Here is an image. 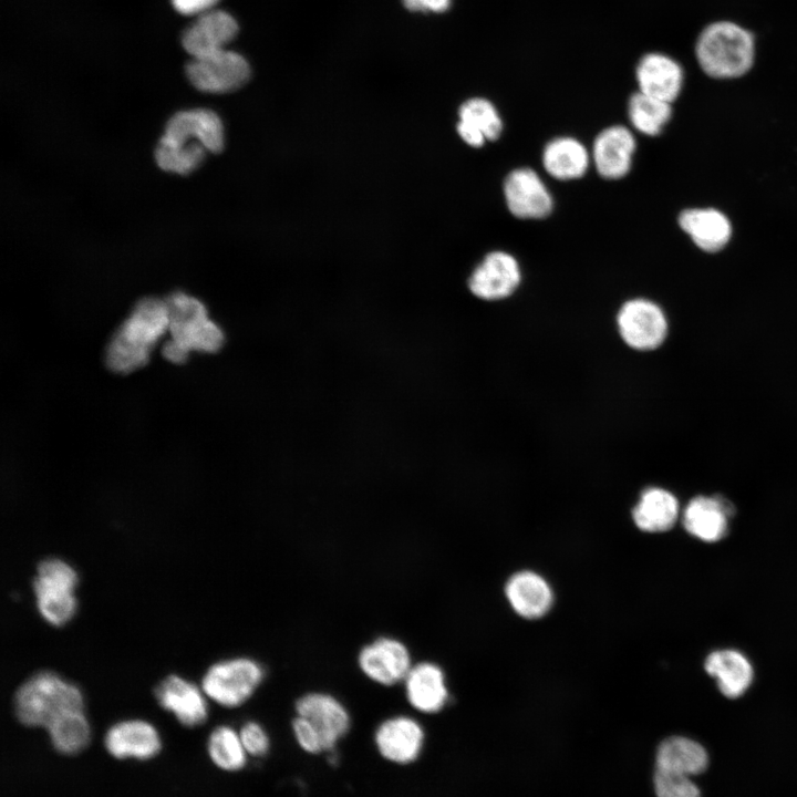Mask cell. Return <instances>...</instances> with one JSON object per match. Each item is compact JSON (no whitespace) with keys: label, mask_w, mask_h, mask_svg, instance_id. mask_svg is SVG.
<instances>
[{"label":"cell","mask_w":797,"mask_h":797,"mask_svg":"<svg viewBox=\"0 0 797 797\" xmlns=\"http://www.w3.org/2000/svg\"><path fill=\"white\" fill-rule=\"evenodd\" d=\"M107 752L116 758L149 759L158 754L161 738L156 728L142 720L114 724L105 734Z\"/></svg>","instance_id":"obj_21"},{"label":"cell","mask_w":797,"mask_h":797,"mask_svg":"<svg viewBox=\"0 0 797 797\" xmlns=\"http://www.w3.org/2000/svg\"><path fill=\"white\" fill-rule=\"evenodd\" d=\"M708 763L705 747L686 736L666 737L655 753V769L665 773L693 777L704 773Z\"/></svg>","instance_id":"obj_24"},{"label":"cell","mask_w":797,"mask_h":797,"mask_svg":"<svg viewBox=\"0 0 797 797\" xmlns=\"http://www.w3.org/2000/svg\"><path fill=\"white\" fill-rule=\"evenodd\" d=\"M589 164L590 155L586 146L573 137H556L547 143L542 152L545 170L559 180L580 178Z\"/></svg>","instance_id":"obj_27"},{"label":"cell","mask_w":797,"mask_h":797,"mask_svg":"<svg viewBox=\"0 0 797 797\" xmlns=\"http://www.w3.org/2000/svg\"><path fill=\"white\" fill-rule=\"evenodd\" d=\"M154 693L158 704L172 712L182 725L194 727L206 721V700L194 683L170 674L158 683Z\"/></svg>","instance_id":"obj_17"},{"label":"cell","mask_w":797,"mask_h":797,"mask_svg":"<svg viewBox=\"0 0 797 797\" xmlns=\"http://www.w3.org/2000/svg\"><path fill=\"white\" fill-rule=\"evenodd\" d=\"M679 501L670 491L651 487L645 489L632 511L635 526L646 532L670 530L677 520Z\"/></svg>","instance_id":"obj_28"},{"label":"cell","mask_w":797,"mask_h":797,"mask_svg":"<svg viewBox=\"0 0 797 797\" xmlns=\"http://www.w3.org/2000/svg\"><path fill=\"white\" fill-rule=\"evenodd\" d=\"M635 147V138L625 126L612 125L601 131L592 146V158L599 175L608 179L624 177L631 168Z\"/></svg>","instance_id":"obj_16"},{"label":"cell","mask_w":797,"mask_h":797,"mask_svg":"<svg viewBox=\"0 0 797 797\" xmlns=\"http://www.w3.org/2000/svg\"><path fill=\"white\" fill-rule=\"evenodd\" d=\"M168 308L170 339L162 349L172 363H184L193 351L214 353L224 344L222 330L208 317L204 303L185 292L165 299Z\"/></svg>","instance_id":"obj_3"},{"label":"cell","mask_w":797,"mask_h":797,"mask_svg":"<svg viewBox=\"0 0 797 797\" xmlns=\"http://www.w3.org/2000/svg\"><path fill=\"white\" fill-rule=\"evenodd\" d=\"M168 325L166 300L154 297L139 300L107 344L108 369L130 373L147 364L159 339L168 332Z\"/></svg>","instance_id":"obj_2"},{"label":"cell","mask_w":797,"mask_h":797,"mask_svg":"<svg viewBox=\"0 0 797 797\" xmlns=\"http://www.w3.org/2000/svg\"><path fill=\"white\" fill-rule=\"evenodd\" d=\"M403 3L412 11L441 13L449 9L452 0H403Z\"/></svg>","instance_id":"obj_36"},{"label":"cell","mask_w":797,"mask_h":797,"mask_svg":"<svg viewBox=\"0 0 797 797\" xmlns=\"http://www.w3.org/2000/svg\"><path fill=\"white\" fill-rule=\"evenodd\" d=\"M734 508L722 497L697 496L683 511L682 522L685 530L704 542H717L728 531V520Z\"/></svg>","instance_id":"obj_18"},{"label":"cell","mask_w":797,"mask_h":797,"mask_svg":"<svg viewBox=\"0 0 797 797\" xmlns=\"http://www.w3.org/2000/svg\"><path fill=\"white\" fill-rule=\"evenodd\" d=\"M695 55L702 70L711 77H739L754 63V38L734 22H714L701 32Z\"/></svg>","instance_id":"obj_5"},{"label":"cell","mask_w":797,"mask_h":797,"mask_svg":"<svg viewBox=\"0 0 797 797\" xmlns=\"http://www.w3.org/2000/svg\"><path fill=\"white\" fill-rule=\"evenodd\" d=\"M639 91L672 104L683 86L682 66L671 56L650 52L644 54L635 69Z\"/></svg>","instance_id":"obj_19"},{"label":"cell","mask_w":797,"mask_h":797,"mask_svg":"<svg viewBox=\"0 0 797 797\" xmlns=\"http://www.w3.org/2000/svg\"><path fill=\"white\" fill-rule=\"evenodd\" d=\"M457 133L472 147L496 141L503 132V121L496 106L487 99L472 97L458 111Z\"/></svg>","instance_id":"obj_26"},{"label":"cell","mask_w":797,"mask_h":797,"mask_svg":"<svg viewBox=\"0 0 797 797\" xmlns=\"http://www.w3.org/2000/svg\"><path fill=\"white\" fill-rule=\"evenodd\" d=\"M358 665L369 680L383 686L403 682L413 666L407 646L390 636L364 645L358 654Z\"/></svg>","instance_id":"obj_10"},{"label":"cell","mask_w":797,"mask_h":797,"mask_svg":"<svg viewBox=\"0 0 797 797\" xmlns=\"http://www.w3.org/2000/svg\"><path fill=\"white\" fill-rule=\"evenodd\" d=\"M292 732L299 747L312 755L327 753L323 739L315 726L306 717L296 715Z\"/></svg>","instance_id":"obj_33"},{"label":"cell","mask_w":797,"mask_h":797,"mask_svg":"<svg viewBox=\"0 0 797 797\" xmlns=\"http://www.w3.org/2000/svg\"><path fill=\"white\" fill-rule=\"evenodd\" d=\"M207 749L211 762L222 770L237 772L246 765L248 754L239 732L230 726L216 727L209 735Z\"/></svg>","instance_id":"obj_31"},{"label":"cell","mask_w":797,"mask_h":797,"mask_svg":"<svg viewBox=\"0 0 797 797\" xmlns=\"http://www.w3.org/2000/svg\"><path fill=\"white\" fill-rule=\"evenodd\" d=\"M297 715L308 718L320 733L327 753L333 752L339 741L351 727V717L345 706L334 696L323 692H311L296 702Z\"/></svg>","instance_id":"obj_14"},{"label":"cell","mask_w":797,"mask_h":797,"mask_svg":"<svg viewBox=\"0 0 797 797\" xmlns=\"http://www.w3.org/2000/svg\"><path fill=\"white\" fill-rule=\"evenodd\" d=\"M628 115L633 127L642 134L655 136L672 116V104L642 92L631 95Z\"/></svg>","instance_id":"obj_29"},{"label":"cell","mask_w":797,"mask_h":797,"mask_svg":"<svg viewBox=\"0 0 797 797\" xmlns=\"http://www.w3.org/2000/svg\"><path fill=\"white\" fill-rule=\"evenodd\" d=\"M679 225L706 252L720 251L732 237L729 219L715 208L685 209L679 216Z\"/></svg>","instance_id":"obj_23"},{"label":"cell","mask_w":797,"mask_h":797,"mask_svg":"<svg viewBox=\"0 0 797 797\" xmlns=\"http://www.w3.org/2000/svg\"><path fill=\"white\" fill-rule=\"evenodd\" d=\"M653 787L656 797H701V789L692 777L654 769Z\"/></svg>","instance_id":"obj_32"},{"label":"cell","mask_w":797,"mask_h":797,"mask_svg":"<svg viewBox=\"0 0 797 797\" xmlns=\"http://www.w3.org/2000/svg\"><path fill=\"white\" fill-rule=\"evenodd\" d=\"M239 30L236 19L227 11L211 9L195 19L182 34V45L192 58L226 49Z\"/></svg>","instance_id":"obj_15"},{"label":"cell","mask_w":797,"mask_h":797,"mask_svg":"<svg viewBox=\"0 0 797 797\" xmlns=\"http://www.w3.org/2000/svg\"><path fill=\"white\" fill-rule=\"evenodd\" d=\"M186 75L198 91L224 94L241 87L249 79L250 68L241 54L226 48L192 58L186 65Z\"/></svg>","instance_id":"obj_8"},{"label":"cell","mask_w":797,"mask_h":797,"mask_svg":"<svg viewBox=\"0 0 797 797\" xmlns=\"http://www.w3.org/2000/svg\"><path fill=\"white\" fill-rule=\"evenodd\" d=\"M46 731L54 748L66 755L82 751L90 739V726L83 711H72L54 720Z\"/></svg>","instance_id":"obj_30"},{"label":"cell","mask_w":797,"mask_h":797,"mask_svg":"<svg viewBox=\"0 0 797 797\" xmlns=\"http://www.w3.org/2000/svg\"><path fill=\"white\" fill-rule=\"evenodd\" d=\"M76 583L75 570L62 559L48 558L38 563L32 588L38 611L46 622L60 627L71 620L76 610Z\"/></svg>","instance_id":"obj_6"},{"label":"cell","mask_w":797,"mask_h":797,"mask_svg":"<svg viewBox=\"0 0 797 797\" xmlns=\"http://www.w3.org/2000/svg\"><path fill=\"white\" fill-rule=\"evenodd\" d=\"M504 195L509 211L520 219L545 218L553 207L545 183L528 167L516 168L506 176Z\"/></svg>","instance_id":"obj_12"},{"label":"cell","mask_w":797,"mask_h":797,"mask_svg":"<svg viewBox=\"0 0 797 797\" xmlns=\"http://www.w3.org/2000/svg\"><path fill=\"white\" fill-rule=\"evenodd\" d=\"M219 0H170L174 9L184 15H199L214 9Z\"/></svg>","instance_id":"obj_35"},{"label":"cell","mask_w":797,"mask_h":797,"mask_svg":"<svg viewBox=\"0 0 797 797\" xmlns=\"http://www.w3.org/2000/svg\"><path fill=\"white\" fill-rule=\"evenodd\" d=\"M521 271L516 258L501 250L487 253L473 271L468 287L483 300H500L514 293Z\"/></svg>","instance_id":"obj_13"},{"label":"cell","mask_w":797,"mask_h":797,"mask_svg":"<svg viewBox=\"0 0 797 797\" xmlns=\"http://www.w3.org/2000/svg\"><path fill=\"white\" fill-rule=\"evenodd\" d=\"M506 597L516 613L526 619H538L551 608L553 594L548 582L532 571H519L506 583Z\"/></svg>","instance_id":"obj_25"},{"label":"cell","mask_w":797,"mask_h":797,"mask_svg":"<svg viewBox=\"0 0 797 797\" xmlns=\"http://www.w3.org/2000/svg\"><path fill=\"white\" fill-rule=\"evenodd\" d=\"M239 736L246 753L252 757H263L270 748V738L266 729L257 722H246Z\"/></svg>","instance_id":"obj_34"},{"label":"cell","mask_w":797,"mask_h":797,"mask_svg":"<svg viewBox=\"0 0 797 797\" xmlns=\"http://www.w3.org/2000/svg\"><path fill=\"white\" fill-rule=\"evenodd\" d=\"M425 733L418 721L407 715L384 720L375 729L374 744L379 754L397 765L414 763L424 746Z\"/></svg>","instance_id":"obj_11"},{"label":"cell","mask_w":797,"mask_h":797,"mask_svg":"<svg viewBox=\"0 0 797 797\" xmlns=\"http://www.w3.org/2000/svg\"><path fill=\"white\" fill-rule=\"evenodd\" d=\"M403 684L408 704L420 713L435 714L448 701L444 672L433 662L413 664Z\"/></svg>","instance_id":"obj_20"},{"label":"cell","mask_w":797,"mask_h":797,"mask_svg":"<svg viewBox=\"0 0 797 797\" xmlns=\"http://www.w3.org/2000/svg\"><path fill=\"white\" fill-rule=\"evenodd\" d=\"M623 341L640 351L654 350L666 337L667 323L661 308L646 299L627 301L617 317Z\"/></svg>","instance_id":"obj_9"},{"label":"cell","mask_w":797,"mask_h":797,"mask_svg":"<svg viewBox=\"0 0 797 797\" xmlns=\"http://www.w3.org/2000/svg\"><path fill=\"white\" fill-rule=\"evenodd\" d=\"M704 670L715 680L718 691L732 700L744 695L754 680L751 661L735 649H721L708 653Z\"/></svg>","instance_id":"obj_22"},{"label":"cell","mask_w":797,"mask_h":797,"mask_svg":"<svg viewBox=\"0 0 797 797\" xmlns=\"http://www.w3.org/2000/svg\"><path fill=\"white\" fill-rule=\"evenodd\" d=\"M225 144L224 125L209 108L175 113L167 122L155 149V161L165 172L188 175L204 162L207 153H219Z\"/></svg>","instance_id":"obj_1"},{"label":"cell","mask_w":797,"mask_h":797,"mask_svg":"<svg viewBox=\"0 0 797 797\" xmlns=\"http://www.w3.org/2000/svg\"><path fill=\"white\" fill-rule=\"evenodd\" d=\"M265 677L262 665L249 658L222 660L209 666L201 680L206 696L234 708L247 702Z\"/></svg>","instance_id":"obj_7"},{"label":"cell","mask_w":797,"mask_h":797,"mask_svg":"<svg viewBox=\"0 0 797 797\" xmlns=\"http://www.w3.org/2000/svg\"><path fill=\"white\" fill-rule=\"evenodd\" d=\"M13 705L20 723L44 728L63 714L84 707L79 687L51 671L27 679L15 691Z\"/></svg>","instance_id":"obj_4"}]
</instances>
